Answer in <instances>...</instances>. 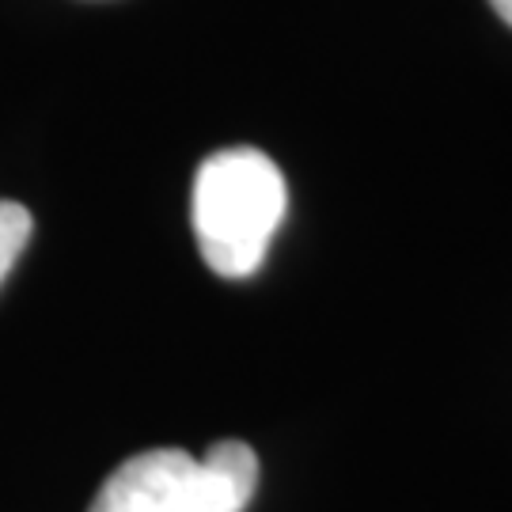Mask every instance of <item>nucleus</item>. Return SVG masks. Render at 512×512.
<instances>
[{"label":"nucleus","instance_id":"obj_1","mask_svg":"<svg viewBox=\"0 0 512 512\" xmlns=\"http://www.w3.org/2000/svg\"><path fill=\"white\" fill-rule=\"evenodd\" d=\"M289 209L281 167L258 148H220L194 175L190 220L205 266L220 277H251Z\"/></svg>","mask_w":512,"mask_h":512},{"label":"nucleus","instance_id":"obj_2","mask_svg":"<svg viewBox=\"0 0 512 512\" xmlns=\"http://www.w3.org/2000/svg\"><path fill=\"white\" fill-rule=\"evenodd\" d=\"M255 486L258 456L243 440H220L202 459L183 448H152L129 456L88 512H243Z\"/></svg>","mask_w":512,"mask_h":512},{"label":"nucleus","instance_id":"obj_3","mask_svg":"<svg viewBox=\"0 0 512 512\" xmlns=\"http://www.w3.org/2000/svg\"><path fill=\"white\" fill-rule=\"evenodd\" d=\"M35 232V217L31 209L19 202H0V285L8 281L12 266L19 262V255L27 251Z\"/></svg>","mask_w":512,"mask_h":512},{"label":"nucleus","instance_id":"obj_4","mask_svg":"<svg viewBox=\"0 0 512 512\" xmlns=\"http://www.w3.org/2000/svg\"><path fill=\"white\" fill-rule=\"evenodd\" d=\"M490 8H494L497 16H501L512 27V0H490Z\"/></svg>","mask_w":512,"mask_h":512}]
</instances>
